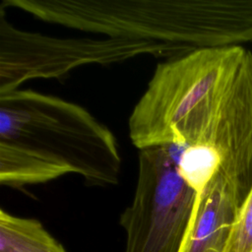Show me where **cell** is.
<instances>
[{"label": "cell", "mask_w": 252, "mask_h": 252, "mask_svg": "<svg viewBox=\"0 0 252 252\" xmlns=\"http://www.w3.org/2000/svg\"><path fill=\"white\" fill-rule=\"evenodd\" d=\"M122 159L113 132L80 104L33 90L0 94V184L46 183L67 174L87 186L117 185Z\"/></svg>", "instance_id": "1"}, {"label": "cell", "mask_w": 252, "mask_h": 252, "mask_svg": "<svg viewBox=\"0 0 252 252\" xmlns=\"http://www.w3.org/2000/svg\"><path fill=\"white\" fill-rule=\"evenodd\" d=\"M42 22L191 49L252 41V0H2Z\"/></svg>", "instance_id": "2"}, {"label": "cell", "mask_w": 252, "mask_h": 252, "mask_svg": "<svg viewBox=\"0 0 252 252\" xmlns=\"http://www.w3.org/2000/svg\"><path fill=\"white\" fill-rule=\"evenodd\" d=\"M193 49L117 36H57L22 30L6 19L0 8V94L31 80L60 79L87 65H111L153 55L167 59Z\"/></svg>", "instance_id": "3"}, {"label": "cell", "mask_w": 252, "mask_h": 252, "mask_svg": "<svg viewBox=\"0 0 252 252\" xmlns=\"http://www.w3.org/2000/svg\"><path fill=\"white\" fill-rule=\"evenodd\" d=\"M180 147L139 150L138 174L130 205L120 216L125 252H179L198 193L177 169Z\"/></svg>", "instance_id": "4"}, {"label": "cell", "mask_w": 252, "mask_h": 252, "mask_svg": "<svg viewBox=\"0 0 252 252\" xmlns=\"http://www.w3.org/2000/svg\"><path fill=\"white\" fill-rule=\"evenodd\" d=\"M0 252H66L40 221L0 210Z\"/></svg>", "instance_id": "5"}, {"label": "cell", "mask_w": 252, "mask_h": 252, "mask_svg": "<svg viewBox=\"0 0 252 252\" xmlns=\"http://www.w3.org/2000/svg\"><path fill=\"white\" fill-rule=\"evenodd\" d=\"M221 158L208 145H182L177 169L184 181L197 193H201L220 171Z\"/></svg>", "instance_id": "6"}]
</instances>
